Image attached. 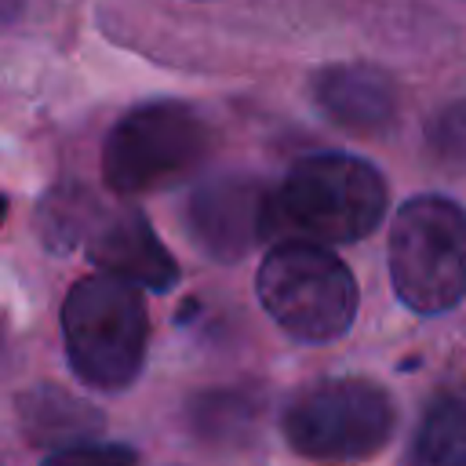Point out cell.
Wrapping results in <instances>:
<instances>
[{"label":"cell","instance_id":"cell-1","mask_svg":"<svg viewBox=\"0 0 466 466\" xmlns=\"http://www.w3.org/2000/svg\"><path fill=\"white\" fill-rule=\"evenodd\" d=\"M382 211L386 182L368 160L346 153L306 157L266 193V240L350 244L368 237Z\"/></svg>","mask_w":466,"mask_h":466},{"label":"cell","instance_id":"cell-2","mask_svg":"<svg viewBox=\"0 0 466 466\" xmlns=\"http://www.w3.org/2000/svg\"><path fill=\"white\" fill-rule=\"evenodd\" d=\"M262 309L299 342H331L357 317V277L324 244L277 240L255 277Z\"/></svg>","mask_w":466,"mask_h":466},{"label":"cell","instance_id":"cell-3","mask_svg":"<svg viewBox=\"0 0 466 466\" xmlns=\"http://www.w3.org/2000/svg\"><path fill=\"white\" fill-rule=\"evenodd\" d=\"M66 353L80 382L95 390H124L146 360L149 317L135 284L95 273L69 288L62 302Z\"/></svg>","mask_w":466,"mask_h":466},{"label":"cell","instance_id":"cell-4","mask_svg":"<svg viewBox=\"0 0 466 466\" xmlns=\"http://www.w3.org/2000/svg\"><path fill=\"white\" fill-rule=\"evenodd\" d=\"M393 400L382 386L353 375L302 386L284 411L291 451L320 466H357L375 459L393 437Z\"/></svg>","mask_w":466,"mask_h":466},{"label":"cell","instance_id":"cell-5","mask_svg":"<svg viewBox=\"0 0 466 466\" xmlns=\"http://www.w3.org/2000/svg\"><path fill=\"white\" fill-rule=\"evenodd\" d=\"M390 280L415 313H448L466 295V211L448 197H411L390 226Z\"/></svg>","mask_w":466,"mask_h":466},{"label":"cell","instance_id":"cell-6","mask_svg":"<svg viewBox=\"0 0 466 466\" xmlns=\"http://www.w3.org/2000/svg\"><path fill=\"white\" fill-rule=\"evenodd\" d=\"M211 153L208 120L186 102H146L116 120L102 146V175L116 193H157L189 178Z\"/></svg>","mask_w":466,"mask_h":466},{"label":"cell","instance_id":"cell-7","mask_svg":"<svg viewBox=\"0 0 466 466\" xmlns=\"http://www.w3.org/2000/svg\"><path fill=\"white\" fill-rule=\"evenodd\" d=\"M266 186L244 171H222L204 178L186 204V229L193 244L215 262L244 258L266 240Z\"/></svg>","mask_w":466,"mask_h":466},{"label":"cell","instance_id":"cell-8","mask_svg":"<svg viewBox=\"0 0 466 466\" xmlns=\"http://www.w3.org/2000/svg\"><path fill=\"white\" fill-rule=\"evenodd\" d=\"M87 255L102 273H113L135 288H149V291H167L178 280V266L167 255V248L160 244V237L153 233V226L146 222L142 211H102L98 218H91L87 233Z\"/></svg>","mask_w":466,"mask_h":466},{"label":"cell","instance_id":"cell-9","mask_svg":"<svg viewBox=\"0 0 466 466\" xmlns=\"http://www.w3.org/2000/svg\"><path fill=\"white\" fill-rule=\"evenodd\" d=\"M313 102L331 124L357 135H371L390 127L397 116V84L379 66H328L313 73Z\"/></svg>","mask_w":466,"mask_h":466},{"label":"cell","instance_id":"cell-10","mask_svg":"<svg viewBox=\"0 0 466 466\" xmlns=\"http://www.w3.org/2000/svg\"><path fill=\"white\" fill-rule=\"evenodd\" d=\"M15 415H18L25 441H33L36 448H51V451L76 444L102 430V415L87 400H80L58 386L25 390L15 404Z\"/></svg>","mask_w":466,"mask_h":466},{"label":"cell","instance_id":"cell-11","mask_svg":"<svg viewBox=\"0 0 466 466\" xmlns=\"http://www.w3.org/2000/svg\"><path fill=\"white\" fill-rule=\"evenodd\" d=\"M411 466H466V390L441 393L415 433Z\"/></svg>","mask_w":466,"mask_h":466},{"label":"cell","instance_id":"cell-12","mask_svg":"<svg viewBox=\"0 0 466 466\" xmlns=\"http://www.w3.org/2000/svg\"><path fill=\"white\" fill-rule=\"evenodd\" d=\"M255 415L258 404L244 390H204L189 400V426L208 444H240Z\"/></svg>","mask_w":466,"mask_h":466},{"label":"cell","instance_id":"cell-13","mask_svg":"<svg viewBox=\"0 0 466 466\" xmlns=\"http://www.w3.org/2000/svg\"><path fill=\"white\" fill-rule=\"evenodd\" d=\"M91 215H95V204H91L87 193H80V189H62V193H55V197L44 204V211H40V218H44V222H40L44 240H47L51 248H69L73 240H80V237L87 233Z\"/></svg>","mask_w":466,"mask_h":466},{"label":"cell","instance_id":"cell-14","mask_svg":"<svg viewBox=\"0 0 466 466\" xmlns=\"http://www.w3.org/2000/svg\"><path fill=\"white\" fill-rule=\"evenodd\" d=\"M426 146L444 164H466V98H455L430 116Z\"/></svg>","mask_w":466,"mask_h":466},{"label":"cell","instance_id":"cell-15","mask_svg":"<svg viewBox=\"0 0 466 466\" xmlns=\"http://www.w3.org/2000/svg\"><path fill=\"white\" fill-rule=\"evenodd\" d=\"M40 466H135V448H127V444H66V448H55Z\"/></svg>","mask_w":466,"mask_h":466},{"label":"cell","instance_id":"cell-16","mask_svg":"<svg viewBox=\"0 0 466 466\" xmlns=\"http://www.w3.org/2000/svg\"><path fill=\"white\" fill-rule=\"evenodd\" d=\"M15 15H18V0H0V29L15 22Z\"/></svg>","mask_w":466,"mask_h":466},{"label":"cell","instance_id":"cell-17","mask_svg":"<svg viewBox=\"0 0 466 466\" xmlns=\"http://www.w3.org/2000/svg\"><path fill=\"white\" fill-rule=\"evenodd\" d=\"M4 215H7V197H0V222H4Z\"/></svg>","mask_w":466,"mask_h":466}]
</instances>
